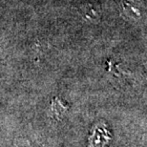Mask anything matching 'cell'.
<instances>
[{
    "mask_svg": "<svg viewBox=\"0 0 147 147\" xmlns=\"http://www.w3.org/2000/svg\"><path fill=\"white\" fill-rule=\"evenodd\" d=\"M124 10L129 16L133 17H140L142 16L143 3L142 0H123Z\"/></svg>",
    "mask_w": 147,
    "mask_h": 147,
    "instance_id": "1",
    "label": "cell"
},
{
    "mask_svg": "<svg viewBox=\"0 0 147 147\" xmlns=\"http://www.w3.org/2000/svg\"><path fill=\"white\" fill-rule=\"evenodd\" d=\"M81 14L84 19L90 20V21H96L99 18L100 11L99 7L94 4H86L81 8Z\"/></svg>",
    "mask_w": 147,
    "mask_h": 147,
    "instance_id": "2",
    "label": "cell"
}]
</instances>
